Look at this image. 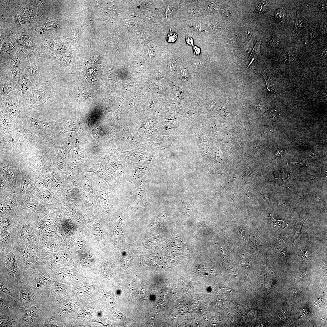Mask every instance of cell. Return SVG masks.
I'll list each match as a JSON object with an SVG mask.
<instances>
[{"label":"cell","mask_w":327,"mask_h":327,"mask_svg":"<svg viewBox=\"0 0 327 327\" xmlns=\"http://www.w3.org/2000/svg\"><path fill=\"white\" fill-rule=\"evenodd\" d=\"M48 290L36 293L38 300L25 308H21L18 317L19 327H42L45 321L51 318Z\"/></svg>","instance_id":"1"},{"label":"cell","mask_w":327,"mask_h":327,"mask_svg":"<svg viewBox=\"0 0 327 327\" xmlns=\"http://www.w3.org/2000/svg\"><path fill=\"white\" fill-rule=\"evenodd\" d=\"M24 266L19 252L12 244L0 246V278L18 286L23 276Z\"/></svg>","instance_id":"2"},{"label":"cell","mask_w":327,"mask_h":327,"mask_svg":"<svg viewBox=\"0 0 327 327\" xmlns=\"http://www.w3.org/2000/svg\"><path fill=\"white\" fill-rule=\"evenodd\" d=\"M10 232L11 239L27 242L34 249L42 243L38 222L26 221L12 222Z\"/></svg>","instance_id":"3"},{"label":"cell","mask_w":327,"mask_h":327,"mask_svg":"<svg viewBox=\"0 0 327 327\" xmlns=\"http://www.w3.org/2000/svg\"><path fill=\"white\" fill-rule=\"evenodd\" d=\"M51 92L47 81H40L35 84L22 97L25 109L28 111L43 105L50 97Z\"/></svg>","instance_id":"4"},{"label":"cell","mask_w":327,"mask_h":327,"mask_svg":"<svg viewBox=\"0 0 327 327\" xmlns=\"http://www.w3.org/2000/svg\"><path fill=\"white\" fill-rule=\"evenodd\" d=\"M10 244L19 253L24 267L23 277L33 269L45 266L43 260L36 255L34 249L27 242L11 239Z\"/></svg>","instance_id":"5"},{"label":"cell","mask_w":327,"mask_h":327,"mask_svg":"<svg viewBox=\"0 0 327 327\" xmlns=\"http://www.w3.org/2000/svg\"><path fill=\"white\" fill-rule=\"evenodd\" d=\"M53 277L48 268L43 266L29 272L23 278L22 281L29 284L33 289L50 290L53 284Z\"/></svg>","instance_id":"6"},{"label":"cell","mask_w":327,"mask_h":327,"mask_svg":"<svg viewBox=\"0 0 327 327\" xmlns=\"http://www.w3.org/2000/svg\"><path fill=\"white\" fill-rule=\"evenodd\" d=\"M89 173L97 207L104 213H108L111 207L108 193L109 186L105 181L95 174Z\"/></svg>","instance_id":"7"},{"label":"cell","mask_w":327,"mask_h":327,"mask_svg":"<svg viewBox=\"0 0 327 327\" xmlns=\"http://www.w3.org/2000/svg\"><path fill=\"white\" fill-rule=\"evenodd\" d=\"M0 99V107L8 112L15 119L28 117L22 98L15 90L10 93L6 97Z\"/></svg>","instance_id":"8"},{"label":"cell","mask_w":327,"mask_h":327,"mask_svg":"<svg viewBox=\"0 0 327 327\" xmlns=\"http://www.w3.org/2000/svg\"><path fill=\"white\" fill-rule=\"evenodd\" d=\"M80 183L83 192V203L85 208L90 211L96 210L98 207L89 172H84L81 175Z\"/></svg>","instance_id":"9"},{"label":"cell","mask_w":327,"mask_h":327,"mask_svg":"<svg viewBox=\"0 0 327 327\" xmlns=\"http://www.w3.org/2000/svg\"><path fill=\"white\" fill-rule=\"evenodd\" d=\"M84 172H91L105 181L110 187L116 183L118 178L111 171L105 167L103 162L99 160L92 167L85 169Z\"/></svg>","instance_id":"10"},{"label":"cell","mask_w":327,"mask_h":327,"mask_svg":"<svg viewBox=\"0 0 327 327\" xmlns=\"http://www.w3.org/2000/svg\"><path fill=\"white\" fill-rule=\"evenodd\" d=\"M19 299L21 308H25L38 300L31 286L28 283L21 282L18 285Z\"/></svg>","instance_id":"11"},{"label":"cell","mask_w":327,"mask_h":327,"mask_svg":"<svg viewBox=\"0 0 327 327\" xmlns=\"http://www.w3.org/2000/svg\"><path fill=\"white\" fill-rule=\"evenodd\" d=\"M56 238L42 242L34 249L36 255L42 259L48 255L62 249V243Z\"/></svg>","instance_id":"12"},{"label":"cell","mask_w":327,"mask_h":327,"mask_svg":"<svg viewBox=\"0 0 327 327\" xmlns=\"http://www.w3.org/2000/svg\"><path fill=\"white\" fill-rule=\"evenodd\" d=\"M69 257L68 252L64 250L52 253L42 259L46 266L53 270L57 267L66 264Z\"/></svg>","instance_id":"13"},{"label":"cell","mask_w":327,"mask_h":327,"mask_svg":"<svg viewBox=\"0 0 327 327\" xmlns=\"http://www.w3.org/2000/svg\"><path fill=\"white\" fill-rule=\"evenodd\" d=\"M21 308L16 299L8 295L0 293V311L19 315Z\"/></svg>","instance_id":"14"},{"label":"cell","mask_w":327,"mask_h":327,"mask_svg":"<svg viewBox=\"0 0 327 327\" xmlns=\"http://www.w3.org/2000/svg\"><path fill=\"white\" fill-rule=\"evenodd\" d=\"M136 193V204L138 207L147 206V184L145 178L134 181Z\"/></svg>","instance_id":"15"},{"label":"cell","mask_w":327,"mask_h":327,"mask_svg":"<svg viewBox=\"0 0 327 327\" xmlns=\"http://www.w3.org/2000/svg\"><path fill=\"white\" fill-rule=\"evenodd\" d=\"M34 84L30 81L26 72L25 70L15 89L20 96L22 98Z\"/></svg>","instance_id":"16"},{"label":"cell","mask_w":327,"mask_h":327,"mask_svg":"<svg viewBox=\"0 0 327 327\" xmlns=\"http://www.w3.org/2000/svg\"><path fill=\"white\" fill-rule=\"evenodd\" d=\"M7 74H0V99L7 97L8 94L15 90L12 83V78Z\"/></svg>","instance_id":"17"},{"label":"cell","mask_w":327,"mask_h":327,"mask_svg":"<svg viewBox=\"0 0 327 327\" xmlns=\"http://www.w3.org/2000/svg\"><path fill=\"white\" fill-rule=\"evenodd\" d=\"M18 315L0 311V327H19Z\"/></svg>","instance_id":"18"},{"label":"cell","mask_w":327,"mask_h":327,"mask_svg":"<svg viewBox=\"0 0 327 327\" xmlns=\"http://www.w3.org/2000/svg\"><path fill=\"white\" fill-rule=\"evenodd\" d=\"M183 12L184 17L188 21L202 19L203 15L202 5L196 4L188 5Z\"/></svg>","instance_id":"19"},{"label":"cell","mask_w":327,"mask_h":327,"mask_svg":"<svg viewBox=\"0 0 327 327\" xmlns=\"http://www.w3.org/2000/svg\"><path fill=\"white\" fill-rule=\"evenodd\" d=\"M0 293L10 295L18 301V286L1 278H0Z\"/></svg>","instance_id":"20"},{"label":"cell","mask_w":327,"mask_h":327,"mask_svg":"<svg viewBox=\"0 0 327 327\" xmlns=\"http://www.w3.org/2000/svg\"><path fill=\"white\" fill-rule=\"evenodd\" d=\"M31 82L35 84L39 82L40 69L37 62L35 61H30L28 68L25 69Z\"/></svg>","instance_id":"21"},{"label":"cell","mask_w":327,"mask_h":327,"mask_svg":"<svg viewBox=\"0 0 327 327\" xmlns=\"http://www.w3.org/2000/svg\"><path fill=\"white\" fill-rule=\"evenodd\" d=\"M55 219V214L51 212L46 215L41 221L38 222V229L41 235L42 231L45 228L54 224Z\"/></svg>","instance_id":"22"},{"label":"cell","mask_w":327,"mask_h":327,"mask_svg":"<svg viewBox=\"0 0 327 327\" xmlns=\"http://www.w3.org/2000/svg\"><path fill=\"white\" fill-rule=\"evenodd\" d=\"M81 128L80 124L78 121L71 117L64 124L62 132L65 133L70 131H79Z\"/></svg>","instance_id":"23"},{"label":"cell","mask_w":327,"mask_h":327,"mask_svg":"<svg viewBox=\"0 0 327 327\" xmlns=\"http://www.w3.org/2000/svg\"><path fill=\"white\" fill-rule=\"evenodd\" d=\"M261 74L265 81L268 92H274V84L269 75L266 73L265 71Z\"/></svg>","instance_id":"24"},{"label":"cell","mask_w":327,"mask_h":327,"mask_svg":"<svg viewBox=\"0 0 327 327\" xmlns=\"http://www.w3.org/2000/svg\"><path fill=\"white\" fill-rule=\"evenodd\" d=\"M306 21V20L303 15L300 14H299L297 15L294 28V31L296 34H299L300 30Z\"/></svg>","instance_id":"25"},{"label":"cell","mask_w":327,"mask_h":327,"mask_svg":"<svg viewBox=\"0 0 327 327\" xmlns=\"http://www.w3.org/2000/svg\"><path fill=\"white\" fill-rule=\"evenodd\" d=\"M261 40L259 39L257 41L254 47L249 58L256 59L259 55L260 52V44Z\"/></svg>","instance_id":"26"},{"label":"cell","mask_w":327,"mask_h":327,"mask_svg":"<svg viewBox=\"0 0 327 327\" xmlns=\"http://www.w3.org/2000/svg\"><path fill=\"white\" fill-rule=\"evenodd\" d=\"M28 206L31 210L37 213H42L45 210V208L38 203H31L28 205Z\"/></svg>","instance_id":"27"},{"label":"cell","mask_w":327,"mask_h":327,"mask_svg":"<svg viewBox=\"0 0 327 327\" xmlns=\"http://www.w3.org/2000/svg\"><path fill=\"white\" fill-rule=\"evenodd\" d=\"M268 4L266 1H263L257 5L256 10L257 13L259 14L263 13L266 11Z\"/></svg>","instance_id":"28"},{"label":"cell","mask_w":327,"mask_h":327,"mask_svg":"<svg viewBox=\"0 0 327 327\" xmlns=\"http://www.w3.org/2000/svg\"><path fill=\"white\" fill-rule=\"evenodd\" d=\"M276 18L277 20H282L285 18L286 15V11L280 8L277 9L275 13Z\"/></svg>","instance_id":"29"},{"label":"cell","mask_w":327,"mask_h":327,"mask_svg":"<svg viewBox=\"0 0 327 327\" xmlns=\"http://www.w3.org/2000/svg\"><path fill=\"white\" fill-rule=\"evenodd\" d=\"M206 28L209 30L214 31L221 30V27L216 22H210L206 25Z\"/></svg>","instance_id":"30"},{"label":"cell","mask_w":327,"mask_h":327,"mask_svg":"<svg viewBox=\"0 0 327 327\" xmlns=\"http://www.w3.org/2000/svg\"><path fill=\"white\" fill-rule=\"evenodd\" d=\"M92 228L93 232L96 235L99 236V235L101 234L102 233L101 227L99 221L95 222Z\"/></svg>","instance_id":"31"},{"label":"cell","mask_w":327,"mask_h":327,"mask_svg":"<svg viewBox=\"0 0 327 327\" xmlns=\"http://www.w3.org/2000/svg\"><path fill=\"white\" fill-rule=\"evenodd\" d=\"M285 61L287 63L294 64L299 62L297 59L294 56H291L289 54L286 55Z\"/></svg>","instance_id":"32"},{"label":"cell","mask_w":327,"mask_h":327,"mask_svg":"<svg viewBox=\"0 0 327 327\" xmlns=\"http://www.w3.org/2000/svg\"><path fill=\"white\" fill-rule=\"evenodd\" d=\"M14 20L16 23L19 25L25 23L26 19L24 17L19 15H16L14 18Z\"/></svg>","instance_id":"33"},{"label":"cell","mask_w":327,"mask_h":327,"mask_svg":"<svg viewBox=\"0 0 327 327\" xmlns=\"http://www.w3.org/2000/svg\"><path fill=\"white\" fill-rule=\"evenodd\" d=\"M39 194L41 197L45 199H49L52 197L50 192L47 190H42L40 192Z\"/></svg>","instance_id":"34"},{"label":"cell","mask_w":327,"mask_h":327,"mask_svg":"<svg viewBox=\"0 0 327 327\" xmlns=\"http://www.w3.org/2000/svg\"><path fill=\"white\" fill-rule=\"evenodd\" d=\"M177 34L173 32L169 33L167 37V41L170 43H173L176 40Z\"/></svg>","instance_id":"35"},{"label":"cell","mask_w":327,"mask_h":327,"mask_svg":"<svg viewBox=\"0 0 327 327\" xmlns=\"http://www.w3.org/2000/svg\"><path fill=\"white\" fill-rule=\"evenodd\" d=\"M316 40V31L314 28H313L311 32L310 35L309 42L311 45L313 44Z\"/></svg>","instance_id":"36"},{"label":"cell","mask_w":327,"mask_h":327,"mask_svg":"<svg viewBox=\"0 0 327 327\" xmlns=\"http://www.w3.org/2000/svg\"><path fill=\"white\" fill-rule=\"evenodd\" d=\"M273 221V225L274 226H281L283 227L284 226L285 223L282 220H278L275 219L272 217Z\"/></svg>","instance_id":"37"},{"label":"cell","mask_w":327,"mask_h":327,"mask_svg":"<svg viewBox=\"0 0 327 327\" xmlns=\"http://www.w3.org/2000/svg\"><path fill=\"white\" fill-rule=\"evenodd\" d=\"M206 8V10L210 12H213L217 10V8L216 5L211 3L207 4Z\"/></svg>","instance_id":"38"},{"label":"cell","mask_w":327,"mask_h":327,"mask_svg":"<svg viewBox=\"0 0 327 327\" xmlns=\"http://www.w3.org/2000/svg\"><path fill=\"white\" fill-rule=\"evenodd\" d=\"M221 12L224 15L228 17L230 16L231 12L230 10L228 8H222L221 10Z\"/></svg>","instance_id":"39"},{"label":"cell","mask_w":327,"mask_h":327,"mask_svg":"<svg viewBox=\"0 0 327 327\" xmlns=\"http://www.w3.org/2000/svg\"><path fill=\"white\" fill-rule=\"evenodd\" d=\"M279 42V41L273 38L268 42V44L271 46H276L278 45Z\"/></svg>","instance_id":"40"},{"label":"cell","mask_w":327,"mask_h":327,"mask_svg":"<svg viewBox=\"0 0 327 327\" xmlns=\"http://www.w3.org/2000/svg\"><path fill=\"white\" fill-rule=\"evenodd\" d=\"M326 23L322 22L320 26V28L321 32L323 34H325L327 32Z\"/></svg>","instance_id":"41"},{"label":"cell","mask_w":327,"mask_h":327,"mask_svg":"<svg viewBox=\"0 0 327 327\" xmlns=\"http://www.w3.org/2000/svg\"><path fill=\"white\" fill-rule=\"evenodd\" d=\"M181 74L182 77L185 79H187V70L185 68L182 69L181 71Z\"/></svg>","instance_id":"42"},{"label":"cell","mask_w":327,"mask_h":327,"mask_svg":"<svg viewBox=\"0 0 327 327\" xmlns=\"http://www.w3.org/2000/svg\"><path fill=\"white\" fill-rule=\"evenodd\" d=\"M35 12L33 10L28 9L26 11V14L29 16H33L35 14Z\"/></svg>","instance_id":"43"},{"label":"cell","mask_w":327,"mask_h":327,"mask_svg":"<svg viewBox=\"0 0 327 327\" xmlns=\"http://www.w3.org/2000/svg\"><path fill=\"white\" fill-rule=\"evenodd\" d=\"M276 112L277 111L275 109H272L269 111V115L272 117H274L275 116H276L277 114Z\"/></svg>","instance_id":"44"},{"label":"cell","mask_w":327,"mask_h":327,"mask_svg":"<svg viewBox=\"0 0 327 327\" xmlns=\"http://www.w3.org/2000/svg\"><path fill=\"white\" fill-rule=\"evenodd\" d=\"M255 107L257 110L259 111H262L265 108L263 105L259 104H258L256 105L255 106Z\"/></svg>","instance_id":"45"},{"label":"cell","mask_w":327,"mask_h":327,"mask_svg":"<svg viewBox=\"0 0 327 327\" xmlns=\"http://www.w3.org/2000/svg\"><path fill=\"white\" fill-rule=\"evenodd\" d=\"M327 54V48H325L322 50L320 53V57H323L325 56Z\"/></svg>","instance_id":"46"},{"label":"cell","mask_w":327,"mask_h":327,"mask_svg":"<svg viewBox=\"0 0 327 327\" xmlns=\"http://www.w3.org/2000/svg\"><path fill=\"white\" fill-rule=\"evenodd\" d=\"M194 50L195 53H196V54H198L200 53V50L197 47L195 48Z\"/></svg>","instance_id":"47"},{"label":"cell","mask_w":327,"mask_h":327,"mask_svg":"<svg viewBox=\"0 0 327 327\" xmlns=\"http://www.w3.org/2000/svg\"><path fill=\"white\" fill-rule=\"evenodd\" d=\"M292 164H293L294 165H296V166H299V165H302V163H298V162H296L292 163Z\"/></svg>","instance_id":"48"},{"label":"cell","mask_w":327,"mask_h":327,"mask_svg":"<svg viewBox=\"0 0 327 327\" xmlns=\"http://www.w3.org/2000/svg\"><path fill=\"white\" fill-rule=\"evenodd\" d=\"M282 150H280L278 151V152H277L276 153V155L278 156V155H279V154H280L282 153Z\"/></svg>","instance_id":"49"},{"label":"cell","mask_w":327,"mask_h":327,"mask_svg":"<svg viewBox=\"0 0 327 327\" xmlns=\"http://www.w3.org/2000/svg\"><path fill=\"white\" fill-rule=\"evenodd\" d=\"M215 102H213L211 104V105H210V106H209V108H211V107H212V106H213V105H214V104H215Z\"/></svg>","instance_id":"50"},{"label":"cell","mask_w":327,"mask_h":327,"mask_svg":"<svg viewBox=\"0 0 327 327\" xmlns=\"http://www.w3.org/2000/svg\"><path fill=\"white\" fill-rule=\"evenodd\" d=\"M312 154H311V155H310V156L311 157H314L316 155V154H313V153H312Z\"/></svg>","instance_id":"51"}]
</instances>
